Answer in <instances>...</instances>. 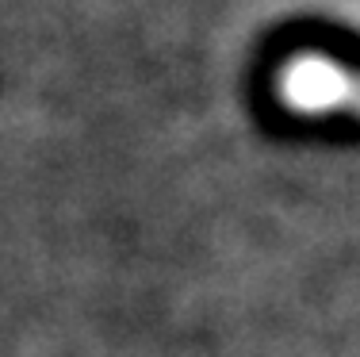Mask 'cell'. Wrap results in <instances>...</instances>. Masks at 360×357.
Masks as SVG:
<instances>
[{
	"label": "cell",
	"mask_w": 360,
	"mask_h": 357,
	"mask_svg": "<svg viewBox=\"0 0 360 357\" xmlns=\"http://www.w3.org/2000/svg\"><path fill=\"white\" fill-rule=\"evenodd\" d=\"M276 96L295 115H360V73L341 65L330 54H303L288 58L276 73Z\"/></svg>",
	"instance_id": "cell-1"
}]
</instances>
